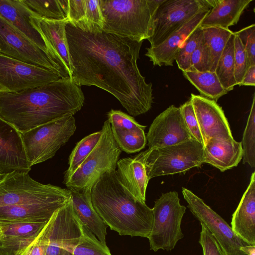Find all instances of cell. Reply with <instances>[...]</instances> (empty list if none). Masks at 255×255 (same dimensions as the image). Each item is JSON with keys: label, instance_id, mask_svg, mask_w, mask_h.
Masks as SVG:
<instances>
[{"label": "cell", "instance_id": "obj_15", "mask_svg": "<svg viewBox=\"0 0 255 255\" xmlns=\"http://www.w3.org/2000/svg\"><path fill=\"white\" fill-rule=\"evenodd\" d=\"M30 22L42 38L49 57L60 77L72 79V66L66 33V20L30 17Z\"/></svg>", "mask_w": 255, "mask_h": 255}, {"label": "cell", "instance_id": "obj_8", "mask_svg": "<svg viewBox=\"0 0 255 255\" xmlns=\"http://www.w3.org/2000/svg\"><path fill=\"white\" fill-rule=\"evenodd\" d=\"M76 129L75 119L71 115L21 133L30 166L52 158L74 134Z\"/></svg>", "mask_w": 255, "mask_h": 255}, {"label": "cell", "instance_id": "obj_5", "mask_svg": "<svg viewBox=\"0 0 255 255\" xmlns=\"http://www.w3.org/2000/svg\"><path fill=\"white\" fill-rule=\"evenodd\" d=\"M204 146L193 139L173 145L148 148L134 157L144 165L150 179L185 173L203 163Z\"/></svg>", "mask_w": 255, "mask_h": 255}, {"label": "cell", "instance_id": "obj_29", "mask_svg": "<svg viewBox=\"0 0 255 255\" xmlns=\"http://www.w3.org/2000/svg\"><path fill=\"white\" fill-rule=\"evenodd\" d=\"M208 57V71L215 72L217 63L234 32L217 27H201Z\"/></svg>", "mask_w": 255, "mask_h": 255}, {"label": "cell", "instance_id": "obj_7", "mask_svg": "<svg viewBox=\"0 0 255 255\" xmlns=\"http://www.w3.org/2000/svg\"><path fill=\"white\" fill-rule=\"evenodd\" d=\"M69 189L33 179L28 173L13 171L0 181V207L33 203L68 202Z\"/></svg>", "mask_w": 255, "mask_h": 255}, {"label": "cell", "instance_id": "obj_45", "mask_svg": "<svg viewBox=\"0 0 255 255\" xmlns=\"http://www.w3.org/2000/svg\"><path fill=\"white\" fill-rule=\"evenodd\" d=\"M255 85V65L250 66L246 71L240 86Z\"/></svg>", "mask_w": 255, "mask_h": 255}, {"label": "cell", "instance_id": "obj_10", "mask_svg": "<svg viewBox=\"0 0 255 255\" xmlns=\"http://www.w3.org/2000/svg\"><path fill=\"white\" fill-rule=\"evenodd\" d=\"M211 8L210 0H163L154 16L150 47L158 46L199 12Z\"/></svg>", "mask_w": 255, "mask_h": 255}, {"label": "cell", "instance_id": "obj_41", "mask_svg": "<svg viewBox=\"0 0 255 255\" xmlns=\"http://www.w3.org/2000/svg\"><path fill=\"white\" fill-rule=\"evenodd\" d=\"M186 126L192 138L203 146L204 143L190 100L180 107Z\"/></svg>", "mask_w": 255, "mask_h": 255}, {"label": "cell", "instance_id": "obj_48", "mask_svg": "<svg viewBox=\"0 0 255 255\" xmlns=\"http://www.w3.org/2000/svg\"><path fill=\"white\" fill-rule=\"evenodd\" d=\"M4 175L5 174L0 173V181L2 179Z\"/></svg>", "mask_w": 255, "mask_h": 255}, {"label": "cell", "instance_id": "obj_35", "mask_svg": "<svg viewBox=\"0 0 255 255\" xmlns=\"http://www.w3.org/2000/svg\"><path fill=\"white\" fill-rule=\"evenodd\" d=\"M82 226L83 235L73 255H112L107 245L102 244L86 227Z\"/></svg>", "mask_w": 255, "mask_h": 255}, {"label": "cell", "instance_id": "obj_40", "mask_svg": "<svg viewBox=\"0 0 255 255\" xmlns=\"http://www.w3.org/2000/svg\"><path fill=\"white\" fill-rule=\"evenodd\" d=\"M234 35L235 78L237 85L240 86L249 67L244 47L239 37L235 33Z\"/></svg>", "mask_w": 255, "mask_h": 255}, {"label": "cell", "instance_id": "obj_13", "mask_svg": "<svg viewBox=\"0 0 255 255\" xmlns=\"http://www.w3.org/2000/svg\"><path fill=\"white\" fill-rule=\"evenodd\" d=\"M46 255H73L83 233L70 200L48 221Z\"/></svg>", "mask_w": 255, "mask_h": 255}, {"label": "cell", "instance_id": "obj_33", "mask_svg": "<svg viewBox=\"0 0 255 255\" xmlns=\"http://www.w3.org/2000/svg\"><path fill=\"white\" fill-rule=\"evenodd\" d=\"M243 150V163L252 167L255 166V96L253 101L247 123L241 142Z\"/></svg>", "mask_w": 255, "mask_h": 255}, {"label": "cell", "instance_id": "obj_27", "mask_svg": "<svg viewBox=\"0 0 255 255\" xmlns=\"http://www.w3.org/2000/svg\"><path fill=\"white\" fill-rule=\"evenodd\" d=\"M47 222H0L2 233L0 237V248L4 250H12L14 251L28 244L36 238Z\"/></svg>", "mask_w": 255, "mask_h": 255}, {"label": "cell", "instance_id": "obj_9", "mask_svg": "<svg viewBox=\"0 0 255 255\" xmlns=\"http://www.w3.org/2000/svg\"><path fill=\"white\" fill-rule=\"evenodd\" d=\"M186 209L176 191L162 194L155 201L152 228L147 238L151 250L171 251L184 237L181 224Z\"/></svg>", "mask_w": 255, "mask_h": 255}, {"label": "cell", "instance_id": "obj_18", "mask_svg": "<svg viewBox=\"0 0 255 255\" xmlns=\"http://www.w3.org/2000/svg\"><path fill=\"white\" fill-rule=\"evenodd\" d=\"M31 167L21 133L12 125L0 117V173H28Z\"/></svg>", "mask_w": 255, "mask_h": 255}, {"label": "cell", "instance_id": "obj_44", "mask_svg": "<svg viewBox=\"0 0 255 255\" xmlns=\"http://www.w3.org/2000/svg\"><path fill=\"white\" fill-rule=\"evenodd\" d=\"M191 71L204 72L208 71V57L203 38L193 52L191 58Z\"/></svg>", "mask_w": 255, "mask_h": 255}, {"label": "cell", "instance_id": "obj_4", "mask_svg": "<svg viewBox=\"0 0 255 255\" xmlns=\"http://www.w3.org/2000/svg\"><path fill=\"white\" fill-rule=\"evenodd\" d=\"M163 0H100L103 31L137 41L152 35L154 16Z\"/></svg>", "mask_w": 255, "mask_h": 255}, {"label": "cell", "instance_id": "obj_21", "mask_svg": "<svg viewBox=\"0 0 255 255\" xmlns=\"http://www.w3.org/2000/svg\"><path fill=\"white\" fill-rule=\"evenodd\" d=\"M243 157L241 142L232 139L212 138L204 145V163L224 172L237 166Z\"/></svg>", "mask_w": 255, "mask_h": 255}, {"label": "cell", "instance_id": "obj_2", "mask_svg": "<svg viewBox=\"0 0 255 255\" xmlns=\"http://www.w3.org/2000/svg\"><path fill=\"white\" fill-rule=\"evenodd\" d=\"M85 96L70 78H63L19 92L0 90V117L20 133L59 118L73 116L83 106Z\"/></svg>", "mask_w": 255, "mask_h": 255}, {"label": "cell", "instance_id": "obj_11", "mask_svg": "<svg viewBox=\"0 0 255 255\" xmlns=\"http://www.w3.org/2000/svg\"><path fill=\"white\" fill-rule=\"evenodd\" d=\"M61 78L47 69L0 54V90L19 92L55 82Z\"/></svg>", "mask_w": 255, "mask_h": 255}, {"label": "cell", "instance_id": "obj_42", "mask_svg": "<svg viewBox=\"0 0 255 255\" xmlns=\"http://www.w3.org/2000/svg\"><path fill=\"white\" fill-rule=\"evenodd\" d=\"M234 32L239 37L244 47L249 67L255 65V24H252Z\"/></svg>", "mask_w": 255, "mask_h": 255}, {"label": "cell", "instance_id": "obj_31", "mask_svg": "<svg viewBox=\"0 0 255 255\" xmlns=\"http://www.w3.org/2000/svg\"><path fill=\"white\" fill-rule=\"evenodd\" d=\"M101 130L93 132L80 140L73 148L69 157V167L64 176L63 183L75 172L98 143Z\"/></svg>", "mask_w": 255, "mask_h": 255}, {"label": "cell", "instance_id": "obj_25", "mask_svg": "<svg viewBox=\"0 0 255 255\" xmlns=\"http://www.w3.org/2000/svg\"><path fill=\"white\" fill-rule=\"evenodd\" d=\"M91 189L79 191L69 189L71 200L81 224L94 234L102 244L106 245L107 226L92 205Z\"/></svg>", "mask_w": 255, "mask_h": 255}, {"label": "cell", "instance_id": "obj_38", "mask_svg": "<svg viewBox=\"0 0 255 255\" xmlns=\"http://www.w3.org/2000/svg\"><path fill=\"white\" fill-rule=\"evenodd\" d=\"M111 128L122 131L144 130L146 127L139 124L134 119L120 110L112 109L107 113Z\"/></svg>", "mask_w": 255, "mask_h": 255}, {"label": "cell", "instance_id": "obj_39", "mask_svg": "<svg viewBox=\"0 0 255 255\" xmlns=\"http://www.w3.org/2000/svg\"><path fill=\"white\" fill-rule=\"evenodd\" d=\"M48 221L39 234L28 244L14 251L11 255H46L48 246Z\"/></svg>", "mask_w": 255, "mask_h": 255}, {"label": "cell", "instance_id": "obj_1", "mask_svg": "<svg viewBox=\"0 0 255 255\" xmlns=\"http://www.w3.org/2000/svg\"><path fill=\"white\" fill-rule=\"evenodd\" d=\"M66 33L72 79L77 85L94 86L110 93L133 117L151 109L152 85L146 82L137 63L143 41L103 31L91 33L68 22Z\"/></svg>", "mask_w": 255, "mask_h": 255}, {"label": "cell", "instance_id": "obj_32", "mask_svg": "<svg viewBox=\"0 0 255 255\" xmlns=\"http://www.w3.org/2000/svg\"><path fill=\"white\" fill-rule=\"evenodd\" d=\"M33 17L66 20L60 0H20Z\"/></svg>", "mask_w": 255, "mask_h": 255}, {"label": "cell", "instance_id": "obj_26", "mask_svg": "<svg viewBox=\"0 0 255 255\" xmlns=\"http://www.w3.org/2000/svg\"><path fill=\"white\" fill-rule=\"evenodd\" d=\"M118 177L123 185L138 201L145 203L146 190L149 180L144 164L134 157L118 161Z\"/></svg>", "mask_w": 255, "mask_h": 255}, {"label": "cell", "instance_id": "obj_24", "mask_svg": "<svg viewBox=\"0 0 255 255\" xmlns=\"http://www.w3.org/2000/svg\"><path fill=\"white\" fill-rule=\"evenodd\" d=\"M253 0H210L211 8L201 27L229 29L238 23L245 10Z\"/></svg>", "mask_w": 255, "mask_h": 255}, {"label": "cell", "instance_id": "obj_36", "mask_svg": "<svg viewBox=\"0 0 255 255\" xmlns=\"http://www.w3.org/2000/svg\"><path fill=\"white\" fill-rule=\"evenodd\" d=\"M202 36V30L200 26L187 38L177 55L175 60L182 71L191 70V56L197 47Z\"/></svg>", "mask_w": 255, "mask_h": 255}, {"label": "cell", "instance_id": "obj_20", "mask_svg": "<svg viewBox=\"0 0 255 255\" xmlns=\"http://www.w3.org/2000/svg\"><path fill=\"white\" fill-rule=\"evenodd\" d=\"M231 228L250 245H255V172L232 216Z\"/></svg>", "mask_w": 255, "mask_h": 255}, {"label": "cell", "instance_id": "obj_23", "mask_svg": "<svg viewBox=\"0 0 255 255\" xmlns=\"http://www.w3.org/2000/svg\"><path fill=\"white\" fill-rule=\"evenodd\" d=\"M67 203H40L0 207V221L26 223L47 222L55 212Z\"/></svg>", "mask_w": 255, "mask_h": 255}, {"label": "cell", "instance_id": "obj_46", "mask_svg": "<svg viewBox=\"0 0 255 255\" xmlns=\"http://www.w3.org/2000/svg\"><path fill=\"white\" fill-rule=\"evenodd\" d=\"M240 250L247 255H255V245H246L241 247Z\"/></svg>", "mask_w": 255, "mask_h": 255}, {"label": "cell", "instance_id": "obj_14", "mask_svg": "<svg viewBox=\"0 0 255 255\" xmlns=\"http://www.w3.org/2000/svg\"><path fill=\"white\" fill-rule=\"evenodd\" d=\"M0 54L47 69L60 77L47 55L0 16Z\"/></svg>", "mask_w": 255, "mask_h": 255}, {"label": "cell", "instance_id": "obj_17", "mask_svg": "<svg viewBox=\"0 0 255 255\" xmlns=\"http://www.w3.org/2000/svg\"><path fill=\"white\" fill-rule=\"evenodd\" d=\"M190 100L193 107L204 145L212 138H233L224 112L217 102L194 94H191Z\"/></svg>", "mask_w": 255, "mask_h": 255}, {"label": "cell", "instance_id": "obj_28", "mask_svg": "<svg viewBox=\"0 0 255 255\" xmlns=\"http://www.w3.org/2000/svg\"><path fill=\"white\" fill-rule=\"evenodd\" d=\"M184 77L200 92V95L216 102L229 92L221 84L215 72L182 71Z\"/></svg>", "mask_w": 255, "mask_h": 255}, {"label": "cell", "instance_id": "obj_19", "mask_svg": "<svg viewBox=\"0 0 255 255\" xmlns=\"http://www.w3.org/2000/svg\"><path fill=\"white\" fill-rule=\"evenodd\" d=\"M210 9L199 12L158 46L146 48L145 56L149 58L154 66H173L183 45L190 35L201 26Z\"/></svg>", "mask_w": 255, "mask_h": 255}, {"label": "cell", "instance_id": "obj_12", "mask_svg": "<svg viewBox=\"0 0 255 255\" xmlns=\"http://www.w3.org/2000/svg\"><path fill=\"white\" fill-rule=\"evenodd\" d=\"M182 192L191 212L212 234L226 255H247L240 248L249 244L234 233L223 218L191 191L183 187Z\"/></svg>", "mask_w": 255, "mask_h": 255}, {"label": "cell", "instance_id": "obj_6", "mask_svg": "<svg viewBox=\"0 0 255 255\" xmlns=\"http://www.w3.org/2000/svg\"><path fill=\"white\" fill-rule=\"evenodd\" d=\"M101 131L95 148L64 183L68 189L79 191L91 189L103 174L116 170L122 150L114 138L108 120L104 122Z\"/></svg>", "mask_w": 255, "mask_h": 255}, {"label": "cell", "instance_id": "obj_34", "mask_svg": "<svg viewBox=\"0 0 255 255\" xmlns=\"http://www.w3.org/2000/svg\"><path fill=\"white\" fill-rule=\"evenodd\" d=\"M112 131L122 151L132 153L141 150L145 146L147 140L144 130L122 131L112 129Z\"/></svg>", "mask_w": 255, "mask_h": 255}, {"label": "cell", "instance_id": "obj_43", "mask_svg": "<svg viewBox=\"0 0 255 255\" xmlns=\"http://www.w3.org/2000/svg\"><path fill=\"white\" fill-rule=\"evenodd\" d=\"M201 225L199 243L202 247L203 255H226L212 234L204 225Z\"/></svg>", "mask_w": 255, "mask_h": 255}, {"label": "cell", "instance_id": "obj_30", "mask_svg": "<svg viewBox=\"0 0 255 255\" xmlns=\"http://www.w3.org/2000/svg\"><path fill=\"white\" fill-rule=\"evenodd\" d=\"M234 37H230L217 63L215 72L225 89L230 92L237 85L235 78Z\"/></svg>", "mask_w": 255, "mask_h": 255}, {"label": "cell", "instance_id": "obj_3", "mask_svg": "<svg viewBox=\"0 0 255 255\" xmlns=\"http://www.w3.org/2000/svg\"><path fill=\"white\" fill-rule=\"evenodd\" d=\"M92 205L104 222L120 235L148 238L152 208L136 199L122 184L116 170L103 174L91 189Z\"/></svg>", "mask_w": 255, "mask_h": 255}, {"label": "cell", "instance_id": "obj_16", "mask_svg": "<svg viewBox=\"0 0 255 255\" xmlns=\"http://www.w3.org/2000/svg\"><path fill=\"white\" fill-rule=\"evenodd\" d=\"M148 148L177 144L193 139L180 107L171 105L157 116L146 136Z\"/></svg>", "mask_w": 255, "mask_h": 255}, {"label": "cell", "instance_id": "obj_22", "mask_svg": "<svg viewBox=\"0 0 255 255\" xmlns=\"http://www.w3.org/2000/svg\"><path fill=\"white\" fill-rule=\"evenodd\" d=\"M0 16L43 50L49 58L42 38L30 22V17L32 14L20 0H0Z\"/></svg>", "mask_w": 255, "mask_h": 255}, {"label": "cell", "instance_id": "obj_47", "mask_svg": "<svg viewBox=\"0 0 255 255\" xmlns=\"http://www.w3.org/2000/svg\"><path fill=\"white\" fill-rule=\"evenodd\" d=\"M2 226H1V222L0 221V237H1V236L2 235Z\"/></svg>", "mask_w": 255, "mask_h": 255}, {"label": "cell", "instance_id": "obj_37", "mask_svg": "<svg viewBox=\"0 0 255 255\" xmlns=\"http://www.w3.org/2000/svg\"><path fill=\"white\" fill-rule=\"evenodd\" d=\"M86 15L83 31L91 33L102 31L104 19L100 0H86Z\"/></svg>", "mask_w": 255, "mask_h": 255}]
</instances>
